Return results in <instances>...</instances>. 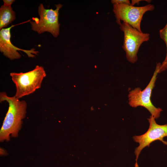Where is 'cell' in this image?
<instances>
[{
    "label": "cell",
    "mask_w": 167,
    "mask_h": 167,
    "mask_svg": "<svg viewBox=\"0 0 167 167\" xmlns=\"http://www.w3.org/2000/svg\"><path fill=\"white\" fill-rule=\"evenodd\" d=\"M56 9H45L42 3L38 7L40 18H33L34 21L29 22L31 29L40 34L45 32L50 33L55 37L59 34L60 24L58 22L59 11L62 6L61 4L55 5Z\"/></svg>",
    "instance_id": "277c9868"
},
{
    "label": "cell",
    "mask_w": 167,
    "mask_h": 167,
    "mask_svg": "<svg viewBox=\"0 0 167 167\" xmlns=\"http://www.w3.org/2000/svg\"><path fill=\"white\" fill-rule=\"evenodd\" d=\"M159 33L161 38L165 44L166 47V54L164 61L160 66L159 73L167 70V23L165 26L160 30Z\"/></svg>",
    "instance_id": "30bf717a"
},
{
    "label": "cell",
    "mask_w": 167,
    "mask_h": 167,
    "mask_svg": "<svg viewBox=\"0 0 167 167\" xmlns=\"http://www.w3.org/2000/svg\"><path fill=\"white\" fill-rule=\"evenodd\" d=\"M154 9V6L151 4L142 6L124 4H115L113 5V11L118 25L120 24L122 21L142 32L141 23L143 15L146 12Z\"/></svg>",
    "instance_id": "5b68a950"
},
{
    "label": "cell",
    "mask_w": 167,
    "mask_h": 167,
    "mask_svg": "<svg viewBox=\"0 0 167 167\" xmlns=\"http://www.w3.org/2000/svg\"><path fill=\"white\" fill-rule=\"evenodd\" d=\"M0 154L1 156H6L7 155V153L4 149L0 148Z\"/></svg>",
    "instance_id": "4fadbf2b"
},
{
    "label": "cell",
    "mask_w": 167,
    "mask_h": 167,
    "mask_svg": "<svg viewBox=\"0 0 167 167\" xmlns=\"http://www.w3.org/2000/svg\"><path fill=\"white\" fill-rule=\"evenodd\" d=\"M3 5L6 6L11 7L12 4L15 1L14 0H3Z\"/></svg>",
    "instance_id": "7c38bea8"
},
{
    "label": "cell",
    "mask_w": 167,
    "mask_h": 167,
    "mask_svg": "<svg viewBox=\"0 0 167 167\" xmlns=\"http://www.w3.org/2000/svg\"><path fill=\"white\" fill-rule=\"evenodd\" d=\"M30 20L15 25H12L9 27L4 28L0 31V51L6 57L12 60L19 59L21 57L17 51H22L27 54L29 57L34 58L37 55L39 52L36 51L34 48L29 50L23 49L18 48L13 45L11 43L10 38V30L13 27L21 24L30 22Z\"/></svg>",
    "instance_id": "ba28073f"
},
{
    "label": "cell",
    "mask_w": 167,
    "mask_h": 167,
    "mask_svg": "<svg viewBox=\"0 0 167 167\" xmlns=\"http://www.w3.org/2000/svg\"><path fill=\"white\" fill-rule=\"evenodd\" d=\"M111 2L112 4H126L131 5L130 2L129 0H112Z\"/></svg>",
    "instance_id": "8fae6325"
},
{
    "label": "cell",
    "mask_w": 167,
    "mask_h": 167,
    "mask_svg": "<svg viewBox=\"0 0 167 167\" xmlns=\"http://www.w3.org/2000/svg\"><path fill=\"white\" fill-rule=\"evenodd\" d=\"M7 101L9 104L6 114L0 130V141H9L10 136L16 138L22 127L23 120L26 116L27 103L15 96H9L5 92L0 93V102Z\"/></svg>",
    "instance_id": "6da1fadb"
},
{
    "label": "cell",
    "mask_w": 167,
    "mask_h": 167,
    "mask_svg": "<svg viewBox=\"0 0 167 167\" xmlns=\"http://www.w3.org/2000/svg\"><path fill=\"white\" fill-rule=\"evenodd\" d=\"M155 119L151 115L148 119L149 126L146 132L142 135L133 137L134 140L139 144L134 152L136 156L135 167H139L137 160L142 150L145 147H149L152 143L159 140L167 145V142L163 140L165 137L167 136V124L163 125L157 124Z\"/></svg>",
    "instance_id": "52a82bcc"
},
{
    "label": "cell",
    "mask_w": 167,
    "mask_h": 167,
    "mask_svg": "<svg viewBox=\"0 0 167 167\" xmlns=\"http://www.w3.org/2000/svg\"><path fill=\"white\" fill-rule=\"evenodd\" d=\"M46 75L44 67L38 65L28 72L11 73L10 76L16 87L15 97L19 99L34 92L41 88Z\"/></svg>",
    "instance_id": "7a4b0ae2"
},
{
    "label": "cell",
    "mask_w": 167,
    "mask_h": 167,
    "mask_svg": "<svg viewBox=\"0 0 167 167\" xmlns=\"http://www.w3.org/2000/svg\"><path fill=\"white\" fill-rule=\"evenodd\" d=\"M119 25L124 33L123 49L128 61L134 63L138 60L137 54L139 47L143 42L149 40V34L139 32L125 22H122Z\"/></svg>",
    "instance_id": "8992f818"
},
{
    "label": "cell",
    "mask_w": 167,
    "mask_h": 167,
    "mask_svg": "<svg viewBox=\"0 0 167 167\" xmlns=\"http://www.w3.org/2000/svg\"><path fill=\"white\" fill-rule=\"evenodd\" d=\"M161 63H156L155 70L148 84L143 90L139 87L135 88L130 91L128 95V104L131 107L142 106L146 109L155 119L158 118L163 110L156 108L151 100L152 92L155 86L157 76Z\"/></svg>",
    "instance_id": "3957f363"
},
{
    "label": "cell",
    "mask_w": 167,
    "mask_h": 167,
    "mask_svg": "<svg viewBox=\"0 0 167 167\" xmlns=\"http://www.w3.org/2000/svg\"><path fill=\"white\" fill-rule=\"evenodd\" d=\"M16 19L15 13L11 7L2 5L0 8V30L7 27Z\"/></svg>",
    "instance_id": "9c48e42d"
}]
</instances>
